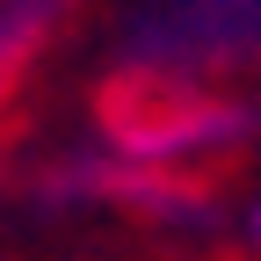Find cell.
Instances as JSON below:
<instances>
[{"label": "cell", "mask_w": 261, "mask_h": 261, "mask_svg": "<svg viewBox=\"0 0 261 261\" xmlns=\"http://www.w3.org/2000/svg\"><path fill=\"white\" fill-rule=\"evenodd\" d=\"M261 58V0H145L123 22V65L145 87H196Z\"/></svg>", "instance_id": "1"}, {"label": "cell", "mask_w": 261, "mask_h": 261, "mask_svg": "<svg viewBox=\"0 0 261 261\" xmlns=\"http://www.w3.org/2000/svg\"><path fill=\"white\" fill-rule=\"evenodd\" d=\"M254 116L225 94H196V87H152V116L123 123L116 152L130 167H152V160H181V152H211V145H232L247 138Z\"/></svg>", "instance_id": "2"}, {"label": "cell", "mask_w": 261, "mask_h": 261, "mask_svg": "<svg viewBox=\"0 0 261 261\" xmlns=\"http://www.w3.org/2000/svg\"><path fill=\"white\" fill-rule=\"evenodd\" d=\"M65 8H73V0H0V80L65 22Z\"/></svg>", "instance_id": "3"}]
</instances>
